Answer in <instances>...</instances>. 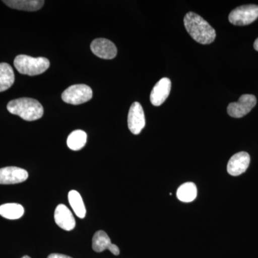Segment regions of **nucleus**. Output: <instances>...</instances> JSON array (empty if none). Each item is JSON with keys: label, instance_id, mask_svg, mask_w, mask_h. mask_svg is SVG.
Instances as JSON below:
<instances>
[{"label": "nucleus", "instance_id": "nucleus-4", "mask_svg": "<svg viewBox=\"0 0 258 258\" xmlns=\"http://www.w3.org/2000/svg\"><path fill=\"white\" fill-rule=\"evenodd\" d=\"M258 18V5H242L232 10L229 15V21L237 26H245Z\"/></svg>", "mask_w": 258, "mask_h": 258}, {"label": "nucleus", "instance_id": "nucleus-13", "mask_svg": "<svg viewBox=\"0 0 258 258\" xmlns=\"http://www.w3.org/2000/svg\"><path fill=\"white\" fill-rule=\"evenodd\" d=\"M3 3L13 9L32 12L41 9L45 2L43 0H6Z\"/></svg>", "mask_w": 258, "mask_h": 258}, {"label": "nucleus", "instance_id": "nucleus-23", "mask_svg": "<svg viewBox=\"0 0 258 258\" xmlns=\"http://www.w3.org/2000/svg\"><path fill=\"white\" fill-rule=\"evenodd\" d=\"M22 258H31V257H29V256H24V257H22Z\"/></svg>", "mask_w": 258, "mask_h": 258}, {"label": "nucleus", "instance_id": "nucleus-16", "mask_svg": "<svg viewBox=\"0 0 258 258\" xmlns=\"http://www.w3.org/2000/svg\"><path fill=\"white\" fill-rule=\"evenodd\" d=\"M69 201L71 208L76 216L83 219L86 217V210L82 197L76 190H72L69 193Z\"/></svg>", "mask_w": 258, "mask_h": 258}, {"label": "nucleus", "instance_id": "nucleus-5", "mask_svg": "<svg viewBox=\"0 0 258 258\" xmlns=\"http://www.w3.org/2000/svg\"><path fill=\"white\" fill-rule=\"evenodd\" d=\"M92 97V89L85 84L70 86L62 93V101L72 105L82 104L89 101Z\"/></svg>", "mask_w": 258, "mask_h": 258}, {"label": "nucleus", "instance_id": "nucleus-21", "mask_svg": "<svg viewBox=\"0 0 258 258\" xmlns=\"http://www.w3.org/2000/svg\"><path fill=\"white\" fill-rule=\"evenodd\" d=\"M47 258H73L70 257V256L64 255V254L53 253L50 254Z\"/></svg>", "mask_w": 258, "mask_h": 258}, {"label": "nucleus", "instance_id": "nucleus-20", "mask_svg": "<svg viewBox=\"0 0 258 258\" xmlns=\"http://www.w3.org/2000/svg\"><path fill=\"white\" fill-rule=\"evenodd\" d=\"M109 250L111 251L112 254L114 255H118L120 254V249L118 248V246L115 245L114 244H112L110 247Z\"/></svg>", "mask_w": 258, "mask_h": 258}, {"label": "nucleus", "instance_id": "nucleus-12", "mask_svg": "<svg viewBox=\"0 0 258 258\" xmlns=\"http://www.w3.org/2000/svg\"><path fill=\"white\" fill-rule=\"evenodd\" d=\"M54 218L55 223L62 230L71 231L76 227V220L74 215L71 210L62 204H60L56 208Z\"/></svg>", "mask_w": 258, "mask_h": 258}, {"label": "nucleus", "instance_id": "nucleus-22", "mask_svg": "<svg viewBox=\"0 0 258 258\" xmlns=\"http://www.w3.org/2000/svg\"><path fill=\"white\" fill-rule=\"evenodd\" d=\"M253 47L254 50L258 51V37L257 39H256L255 41L254 42Z\"/></svg>", "mask_w": 258, "mask_h": 258}, {"label": "nucleus", "instance_id": "nucleus-2", "mask_svg": "<svg viewBox=\"0 0 258 258\" xmlns=\"http://www.w3.org/2000/svg\"><path fill=\"white\" fill-rule=\"evenodd\" d=\"M12 114L17 115L28 121L40 119L43 115L44 110L41 103L30 98H21L13 100L7 106Z\"/></svg>", "mask_w": 258, "mask_h": 258}, {"label": "nucleus", "instance_id": "nucleus-14", "mask_svg": "<svg viewBox=\"0 0 258 258\" xmlns=\"http://www.w3.org/2000/svg\"><path fill=\"white\" fill-rule=\"evenodd\" d=\"M15 82L13 68L6 62L0 63V93L7 91Z\"/></svg>", "mask_w": 258, "mask_h": 258}, {"label": "nucleus", "instance_id": "nucleus-9", "mask_svg": "<svg viewBox=\"0 0 258 258\" xmlns=\"http://www.w3.org/2000/svg\"><path fill=\"white\" fill-rule=\"evenodd\" d=\"M28 178V172L16 166L0 169V184H15L23 182Z\"/></svg>", "mask_w": 258, "mask_h": 258}, {"label": "nucleus", "instance_id": "nucleus-11", "mask_svg": "<svg viewBox=\"0 0 258 258\" xmlns=\"http://www.w3.org/2000/svg\"><path fill=\"white\" fill-rule=\"evenodd\" d=\"M171 82L168 78H163L153 88L150 101L154 106H159L166 101L170 93Z\"/></svg>", "mask_w": 258, "mask_h": 258}, {"label": "nucleus", "instance_id": "nucleus-17", "mask_svg": "<svg viewBox=\"0 0 258 258\" xmlns=\"http://www.w3.org/2000/svg\"><path fill=\"white\" fill-rule=\"evenodd\" d=\"M198 195L196 185L192 182L185 183L177 189L176 196L180 201L183 203H191L194 201Z\"/></svg>", "mask_w": 258, "mask_h": 258}, {"label": "nucleus", "instance_id": "nucleus-18", "mask_svg": "<svg viewBox=\"0 0 258 258\" xmlns=\"http://www.w3.org/2000/svg\"><path fill=\"white\" fill-rule=\"evenodd\" d=\"M87 141V134L82 130H76L70 134L67 145L73 151H79L84 147Z\"/></svg>", "mask_w": 258, "mask_h": 258}, {"label": "nucleus", "instance_id": "nucleus-8", "mask_svg": "<svg viewBox=\"0 0 258 258\" xmlns=\"http://www.w3.org/2000/svg\"><path fill=\"white\" fill-rule=\"evenodd\" d=\"M91 49L95 55L105 60H111L117 55V48L114 43L105 38L93 40Z\"/></svg>", "mask_w": 258, "mask_h": 258}, {"label": "nucleus", "instance_id": "nucleus-6", "mask_svg": "<svg viewBox=\"0 0 258 258\" xmlns=\"http://www.w3.org/2000/svg\"><path fill=\"white\" fill-rule=\"evenodd\" d=\"M257 104V98L252 94H243L239 98L238 101L231 103L227 106V113L232 118H242Z\"/></svg>", "mask_w": 258, "mask_h": 258}, {"label": "nucleus", "instance_id": "nucleus-19", "mask_svg": "<svg viewBox=\"0 0 258 258\" xmlns=\"http://www.w3.org/2000/svg\"><path fill=\"white\" fill-rule=\"evenodd\" d=\"M112 243L111 239L104 231H98L93 237L92 247L96 252H101L109 249Z\"/></svg>", "mask_w": 258, "mask_h": 258}, {"label": "nucleus", "instance_id": "nucleus-7", "mask_svg": "<svg viewBox=\"0 0 258 258\" xmlns=\"http://www.w3.org/2000/svg\"><path fill=\"white\" fill-rule=\"evenodd\" d=\"M145 115L142 105L139 102H134L130 107L128 115L129 130L134 135H138L145 126Z\"/></svg>", "mask_w": 258, "mask_h": 258}, {"label": "nucleus", "instance_id": "nucleus-10", "mask_svg": "<svg viewBox=\"0 0 258 258\" xmlns=\"http://www.w3.org/2000/svg\"><path fill=\"white\" fill-rule=\"evenodd\" d=\"M250 157L248 153H237L230 158L227 164V172L231 176H239L243 174L249 167Z\"/></svg>", "mask_w": 258, "mask_h": 258}, {"label": "nucleus", "instance_id": "nucleus-15", "mask_svg": "<svg viewBox=\"0 0 258 258\" xmlns=\"http://www.w3.org/2000/svg\"><path fill=\"white\" fill-rule=\"evenodd\" d=\"M25 210L21 205L8 203L0 206V215L8 220H18L23 216Z\"/></svg>", "mask_w": 258, "mask_h": 258}, {"label": "nucleus", "instance_id": "nucleus-1", "mask_svg": "<svg viewBox=\"0 0 258 258\" xmlns=\"http://www.w3.org/2000/svg\"><path fill=\"white\" fill-rule=\"evenodd\" d=\"M184 24L186 31L195 41L203 45L212 43L216 37V32L201 16L195 13L185 15Z\"/></svg>", "mask_w": 258, "mask_h": 258}, {"label": "nucleus", "instance_id": "nucleus-3", "mask_svg": "<svg viewBox=\"0 0 258 258\" xmlns=\"http://www.w3.org/2000/svg\"><path fill=\"white\" fill-rule=\"evenodd\" d=\"M14 66L20 74L35 76L45 72L50 67V61L43 57L19 55L15 57Z\"/></svg>", "mask_w": 258, "mask_h": 258}]
</instances>
